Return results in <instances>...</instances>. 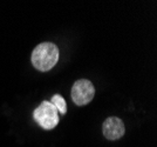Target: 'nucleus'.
<instances>
[{
  "instance_id": "nucleus-4",
  "label": "nucleus",
  "mask_w": 157,
  "mask_h": 147,
  "mask_svg": "<svg viewBox=\"0 0 157 147\" xmlns=\"http://www.w3.org/2000/svg\"><path fill=\"white\" fill-rule=\"evenodd\" d=\"M102 132L108 140H117L125 133L124 124L117 117H109L102 125Z\"/></svg>"
},
{
  "instance_id": "nucleus-2",
  "label": "nucleus",
  "mask_w": 157,
  "mask_h": 147,
  "mask_svg": "<svg viewBox=\"0 0 157 147\" xmlns=\"http://www.w3.org/2000/svg\"><path fill=\"white\" fill-rule=\"evenodd\" d=\"M33 117L35 121L45 129H52L59 124L58 109L51 104V101H42L35 108Z\"/></svg>"
},
{
  "instance_id": "nucleus-5",
  "label": "nucleus",
  "mask_w": 157,
  "mask_h": 147,
  "mask_svg": "<svg viewBox=\"0 0 157 147\" xmlns=\"http://www.w3.org/2000/svg\"><path fill=\"white\" fill-rule=\"evenodd\" d=\"M51 104H52L53 106L55 107L61 114H66V112H67V104H66V100L61 95H59V94L53 95L52 100H51Z\"/></svg>"
},
{
  "instance_id": "nucleus-3",
  "label": "nucleus",
  "mask_w": 157,
  "mask_h": 147,
  "mask_svg": "<svg viewBox=\"0 0 157 147\" xmlns=\"http://www.w3.org/2000/svg\"><path fill=\"white\" fill-rule=\"evenodd\" d=\"M95 95L94 85L87 79L75 81L72 88V99L78 106H85L93 100Z\"/></svg>"
},
{
  "instance_id": "nucleus-1",
  "label": "nucleus",
  "mask_w": 157,
  "mask_h": 147,
  "mask_svg": "<svg viewBox=\"0 0 157 147\" xmlns=\"http://www.w3.org/2000/svg\"><path fill=\"white\" fill-rule=\"evenodd\" d=\"M59 60V48L52 42H42L34 48L32 64L36 70L47 72L52 70Z\"/></svg>"
}]
</instances>
